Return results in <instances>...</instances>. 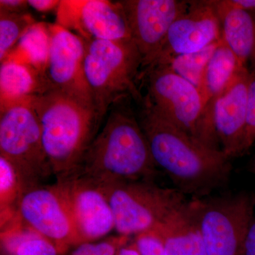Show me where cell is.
<instances>
[{"label": "cell", "instance_id": "28", "mask_svg": "<svg viewBox=\"0 0 255 255\" xmlns=\"http://www.w3.org/2000/svg\"><path fill=\"white\" fill-rule=\"evenodd\" d=\"M28 1L25 0H1L0 9L11 13H24L28 9Z\"/></svg>", "mask_w": 255, "mask_h": 255}, {"label": "cell", "instance_id": "32", "mask_svg": "<svg viewBox=\"0 0 255 255\" xmlns=\"http://www.w3.org/2000/svg\"><path fill=\"white\" fill-rule=\"evenodd\" d=\"M117 255H140L137 251L135 243H130L123 247Z\"/></svg>", "mask_w": 255, "mask_h": 255}, {"label": "cell", "instance_id": "20", "mask_svg": "<svg viewBox=\"0 0 255 255\" xmlns=\"http://www.w3.org/2000/svg\"><path fill=\"white\" fill-rule=\"evenodd\" d=\"M50 46L48 23L36 22L25 31L4 60L28 64L47 78Z\"/></svg>", "mask_w": 255, "mask_h": 255}, {"label": "cell", "instance_id": "9", "mask_svg": "<svg viewBox=\"0 0 255 255\" xmlns=\"http://www.w3.org/2000/svg\"><path fill=\"white\" fill-rule=\"evenodd\" d=\"M16 219L53 243L62 255L82 243L70 211L54 185L42 184L23 191Z\"/></svg>", "mask_w": 255, "mask_h": 255}, {"label": "cell", "instance_id": "3", "mask_svg": "<svg viewBox=\"0 0 255 255\" xmlns=\"http://www.w3.org/2000/svg\"><path fill=\"white\" fill-rule=\"evenodd\" d=\"M31 105L53 174L58 179L76 172L100 132L93 110L54 89L31 97Z\"/></svg>", "mask_w": 255, "mask_h": 255}, {"label": "cell", "instance_id": "16", "mask_svg": "<svg viewBox=\"0 0 255 255\" xmlns=\"http://www.w3.org/2000/svg\"><path fill=\"white\" fill-rule=\"evenodd\" d=\"M243 68L245 67L240 63L237 56L221 38L206 66L199 89L204 102L202 115L204 142L211 148L221 149L214 124L216 102Z\"/></svg>", "mask_w": 255, "mask_h": 255}, {"label": "cell", "instance_id": "26", "mask_svg": "<svg viewBox=\"0 0 255 255\" xmlns=\"http://www.w3.org/2000/svg\"><path fill=\"white\" fill-rule=\"evenodd\" d=\"M255 142V70L251 72V80L248 86V119L244 142L243 153L247 152Z\"/></svg>", "mask_w": 255, "mask_h": 255}, {"label": "cell", "instance_id": "25", "mask_svg": "<svg viewBox=\"0 0 255 255\" xmlns=\"http://www.w3.org/2000/svg\"><path fill=\"white\" fill-rule=\"evenodd\" d=\"M53 243L31 231L17 247L14 255H60Z\"/></svg>", "mask_w": 255, "mask_h": 255}, {"label": "cell", "instance_id": "5", "mask_svg": "<svg viewBox=\"0 0 255 255\" xmlns=\"http://www.w3.org/2000/svg\"><path fill=\"white\" fill-rule=\"evenodd\" d=\"M110 202L119 235L154 231L186 203L177 189L159 187L153 180L121 181L101 186Z\"/></svg>", "mask_w": 255, "mask_h": 255}, {"label": "cell", "instance_id": "31", "mask_svg": "<svg viewBox=\"0 0 255 255\" xmlns=\"http://www.w3.org/2000/svg\"><path fill=\"white\" fill-rule=\"evenodd\" d=\"M245 255H255V220L252 221L245 242Z\"/></svg>", "mask_w": 255, "mask_h": 255}, {"label": "cell", "instance_id": "19", "mask_svg": "<svg viewBox=\"0 0 255 255\" xmlns=\"http://www.w3.org/2000/svg\"><path fill=\"white\" fill-rule=\"evenodd\" d=\"M46 76L28 64L4 60L0 67V109L51 90Z\"/></svg>", "mask_w": 255, "mask_h": 255}, {"label": "cell", "instance_id": "12", "mask_svg": "<svg viewBox=\"0 0 255 255\" xmlns=\"http://www.w3.org/2000/svg\"><path fill=\"white\" fill-rule=\"evenodd\" d=\"M189 4L172 23L155 59L145 69L168 65L179 55L199 51L221 40V23L214 0Z\"/></svg>", "mask_w": 255, "mask_h": 255}, {"label": "cell", "instance_id": "29", "mask_svg": "<svg viewBox=\"0 0 255 255\" xmlns=\"http://www.w3.org/2000/svg\"><path fill=\"white\" fill-rule=\"evenodd\" d=\"M28 4L38 11H48L58 9L60 4L58 0H28Z\"/></svg>", "mask_w": 255, "mask_h": 255}, {"label": "cell", "instance_id": "33", "mask_svg": "<svg viewBox=\"0 0 255 255\" xmlns=\"http://www.w3.org/2000/svg\"><path fill=\"white\" fill-rule=\"evenodd\" d=\"M254 168H255V162Z\"/></svg>", "mask_w": 255, "mask_h": 255}, {"label": "cell", "instance_id": "2", "mask_svg": "<svg viewBox=\"0 0 255 255\" xmlns=\"http://www.w3.org/2000/svg\"><path fill=\"white\" fill-rule=\"evenodd\" d=\"M124 99L111 107L105 126L75 172L100 186L153 180L157 173L147 137L136 117L124 105Z\"/></svg>", "mask_w": 255, "mask_h": 255}, {"label": "cell", "instance_id": "15", "mask_svg": "<svg viewBox=\"0 0 255 255\" xmlns=\"http://www.w3.org/2000/svg\"><path fill=\"white\" fill-rule=\"evenodd\" d=\"M251 72L243 68L216 104L214 124L221 150L228 158L243 154Z\"/></svg>", "mask_w": 255, "mask_h": 255}, {"label": "cell", "instance_id": "10", "mask_svg": "<svg viewBox=\"0 0 255 255\" xmlns=\"http://www.w3.org/2000/svg\"><path fill=\"white\" fill-rule=\"evenodd\" d=\"M53 185L66 204L82 243L97 241L115 230L113 212L101 186L76 172L56 179Z\"/></svg>", "mask_w": 255, "mask_h": 255}, {"label": "cell", "instance_id": "22", "mask_svg": "<svg viewBox=\"0 0 255 255\" xmlns=\"http://www.w3.org/2000/svg\"><path fill=\"white\" fill-rule=\"evenodd\" d=\"M219 42H216L199 51L179 55L171 60L168 66L174 73L199 89L206 66Z\"/></svg>", "mask_w": 255, "mask_h": 255}, {"label": "cell", "instance_id": "13", "mask_svg": "<svg viewBox=\"0 0 255 255\" xmlns=\"http://www.w3.org/2000/svg\"><path fill=\"white\" fill-rule=\"evenodd\" d=\"M48 29L50 46L46 76L50 86L93 110L92 93L84 69L85 41L57 23H48Z\"/></svg>", "mask_w": 255, "mask_h": 255}, {"label": "cell", "instance_id": "24", "mask_svg": "<svg viewBox=\"0 0 255 255\" xmlns=\"http://www.w3.org/2000/svg\"><path fill=\"white\" fill-rule=\"evenodd\" d=\"M129 240V236L119 235L97 243H83L75 247L71 255H117L123 247L128 245Z\"/></svg>", "mask_w": 255, "mask_h": 255}, {"label": "cell", "instance_id": "30", "mask_svg": "<svg viewBox=\"0 0 255 255\" xmlns=\"http://www.w3.org/2000/svg\"><path fill=\"white\" fill-rule=\"evenodd\" d=\"M223 2L230 7L255 11V0H223Z\"/></svg>", "mask_w": 255, "mask_h": 255}, {"label": "cell", "instance_id": "7", "mask_svg": "<svg viewBox=\"0 0 255 255\" xmlns=\"http://www.w3.org/2000/svg\"><path fill=\"white\" fill-rule=\"evenodd\" d=\"M247 193L189 202L200 228L207 255H245V242L254 209Z\"/></svg>", "mask_w": 255, "mask_h": 255}, {"label": "cell", "instance_id": "11", "mask_svg": "<svg viewBox=\"0 0 255 255\" xmlns=\"http://www.w3.org/2000/svg\"><path fill=\"white\" fill-rule=\"evenodd\" d=\"M142 58V71L155 59L172 23L187 11L189 1H118Z\"/></svg>", "mask_w": 255, "mask_h": 255}, {"label": "cell", "instance_id": "27", "mask_svg": "<svg viewBox=\"0 0 255 255\" xmlns=\"http://www.w3.org/2000/svg\"><path fill=\"white\" fill-rule=\"evenodd\" d=\"M134 243L140 255H167L162 241L155 231L137 235Z\"/></svg>", "mask_w": 255, "mask_h": 255}, {"label": "cell", "instance_id": "6", "mask_svg": "<svg viewBox=\"0 0 255 255\" xmlns=\"http://www.w3.org/2000/svg\"><path fill=\"white\" fill-rule=\"evenodd\" d=\"M0 156L12 164L23 191L42 185L53 174L31 97L1 110Z\"/></svg>", "mask_w": 255, "mask_h": 255}, {"label": "cell", "instance_id": "21", "mask_svg": "<svg viewBox=\"0 0 255 255\" xmlns=\"http://www.w3.org/2000/svg\"><path fill=\"white\" fill-rule=\"evenodd\" d=\"M23 191L12 164L0 156V210L1 228L14 221L20 197Z\"/></svg>", "mask_w": 255, "mask_h": 255}, {"label": "cell", "instance_id": "1", "mask_svg": "<svg viewBox=\"0 0 255 255\" xmlns=\"http://www.w3.org/2000/svg\"><path fill=\"white\" fill-rule=\"evenodd\" d=\"M138 122L156 165L183 194L205 196L223 185L231 173L230 158L208 147L141 105Z\"/></svg>", "mask_w": 255, "mask_h": 255}, {"label": "cell", "instance_id": "18", "mask_svg": "<svg viewBox=\"0 0 255 255\" xmlns=\"http://www.w3.org/2000/svg\"><path fill=\"white\" fill-rule=\"evenodd\" d=\"M167 255H207L200 228L189 202L154 230Z\"/></svg>", "mask_w": 255, "mask_h": 255}, {"label": "cell", "instance_id": "4", "mask_svg": "<svg viewBox=\"0 0 255 255\" xmlns=\"http://www.w3.org/2000/svg\"><path fill=\"white\" fill-rule=\"evenodd\" d=\"M85 77L92 93L96 122L100 128L111 107L129 95L139 105L144 97L136 86L142 58L132 40H85Z\"/></svg>", "mask_w": 255, "mask_h": 255}, {"label": "cell", "instance_id": "14", "mask_svg": "<svg viewBox=\"0 0 255 255\" xmlns=\"http://www.w3.org/2000/svg\"><path fill=\"white\" fill-rule=\"evenodd\" d=\"M57 11V24L75 30L83 39L132 40L118 1L63 0Z\"/></svg>", "mask_w": 255, "mask_h": 255}, {"label": "cell", "instance_id": "23", "mask_svg": "<svg viewBox=\"0 0 255 255\" xmlns=\"http://www.w3.org/2000/svg\"><path fill=\"white\" fill-rule=\"evenodd\" d=\"M28 13H11L0 9V61L5 59L28 28L36 23Z\"/></svg>", "mask_w": 255, "mask_h": 255}, {"label": "cell", "instance_id": "17", "mask_svg": "<svg viewBox=\"0 0 255 255\" xmlns=\"http://www.w3.org/2000/svg\"><path fill=\"white\" fill-rule=\"evenodd\" d=\"M221 23V38L243 66L255 70V11L230 7L214 0Z\"/></svg>", "mask_w": 255, "mask_h": 255}, {"label": "cell", "instance_id": "8", "mask_svg": "<svg viewBox=\"0 0 255 255\" xmlns=\"http://www.w3.org/2000/svg\"><path fill=\"white\" fill-rule=\"evenodd\" d=\"M140 77L147 82V95L142 105L204 144V102L199 89L168 65L146 69Z\"/></svg>", "mask_w": 255, "mask_h": 255}]
</instances>
